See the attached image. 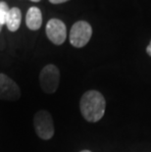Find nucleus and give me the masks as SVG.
Instances as JSON below:
<instances>
[{"label": "nucleus", "instance_id": "1", "mask_svg": "<svg viewBox=\"0 0 151 152\" xmlns=\"http://www.w3.org/2000/svg\"><path fill=\"white\" fill-rule=\"evenodd\" d=\"M105 108L104 96L97 90H88L83 93L80 101V109L82 117L90 123L100 121L105 114Z\"/></svg>", "mask_w": 151, "mask_h": 152}, {"label": "nucleus", "instance_id": "2", "mask_svg": "<svg viewBox=\"0 0 151 152\" xmlns=\"http://www.w3.org/2000/svg\"><path fill=\"white\" fill-rule=\"evenodd\" d=\"M34 126L37 137L41 140H48L53 137L54 124L50 113L46 110H40L35 113L34 118Z\"/></svg>", "mask_w": 151, "mask_h": 152}, {"label": "nucleus", "instance_id": "3", "mask_svg": "<svg viewBox=\"0 0 151 152\" xmlns=\"http://www.w3.org/2000/svg\"><path fill=\"white\" fill-rule=\"evenodd\" d=\"M60 72L55 65L49 64L41 70L39 74V85L43 92L47 94L54 93L59 86Z\"/></svg>", "mask_w": 151, "mask_h": 152}, {"label": "nucleus", "instance_id": "4", "mask_svg": "<svg viewBox=\"0 0 151 152\" xmlns=\"http://www.w3.org/2000/svg\"><path fill=\"white\" fill-rule=\"evenodd\" d=\"M92 35L91 26L85 21H79L73 25L70 31V43L81 48L88 43Z\"/></svg>", "mask_w": 151, "mask_h": 152}, {"label": "nucleus", "instance_id": "5", "mask_svg": "<svg viewBox=\"0 0 151 152\" xmlns=\"http://www.w3.org/2000/svg\"><path fill=\"white\" fill-rule=\"evenodd\" d=\"M21 97L19 86L11 77L0 73V99L6 101H17Z\"/></svg>", "mask_w": 151, "mask_h": 152}, {"label": "nucleus", "instance_id": "6", "mask_svg": "<svg viewBox=\"0 0 151 152\" xmlns=\"http://www.w3.org/2000/svg\"><path fill=\"white\" fill-rule=\"evenodd\" d=\"M46 35L52 43L61 45L67 38L66 25L59 19H51L48 21L45 28Z\"/></svg>", "mask_w": 151, "mask_h": 152}, {"label": "nucleus", "instance_id": "7", "mask_svg": "<svg viewBox=\"0 0 151 152\" xmlns=\"http://www.w3.org/2000/svg\"><path fill=\"white\" fill-rule=\"evenodd\" d=\"M26 24L27 27L31 31L39 30L42 25V14L39 8L31 7L26 15Z\"/></svg>", "mask_w": 151, "mask_h": 152}, {"label": "nucleus", "instance_id": "8", "mask_svg": "<svg viewBox=\"0 0 151 152\" xmlns=\"http://www.w3.org/2000/svg\"><path fill=\"white\" fill-rule=\"evenodd\" d=\"M22 22V13L21 10L17 7L11 8L9 10L6 26L10 31H16L19 30Z\"/></svg>", "mask_w": 151, "mask_h": 152}, {"label": "nucleus", "instance_id": "9", "mask_svg": "<svg viewBox=\"0 0 151 152\" xmlns=\"http://www.w3.org/2000/svg\"><path fill=\"white\" fill-rule=\"evenodd\" d=\"M9 7L4 1H0V24L2 26L6 25L7 21V16L9 13Z\"/></svg>", "mask_w": 151, "mask_h": 152}, {"label": "nucleus", "instance_id": "10", "mask_svg": "<svg viewBox=\"0 0 151 152\" xmlns=\"http://www.w3.org/2000/svg\"><path fill=\"white\" fill-rule=\"evenodd\" d=\"M67 1H69V0H49V2H51L52 4H60V3H64Z\"/></svg>", "mask_w": 151, "mask_h": 152}, {"label": "nucleus", "instance_id": "11", "mask_svg": "<svg viewBox=\"0 0 151 152\" xmlns=\"http://www.w3.org/2000/svg\"><path fill=\"white\" fill-rule=\"evenodd\" d=\"M146 52L151 57V40H150V43L148 44V46L146 47Z\"/></svg>", "mask_w": 151, "mask_h": 152}, {"label": "nucleus", "instance_id": "12", "mask_svg": "<svg viewBox=\"0 0 151 152\" xmlns=\"http://www.w3.org/2000/svg\"><path fill=\"white\" fill-rule=\"evenodd\" d=\"M31 1H33V2H39L40 0H31Z\"/></svg>", "mask_w": 151, "mask_h": 152}, {"label": "nucleus", "instance_id": "13", "mask_svg": "<svg viewBox=\"0 0 151 152\" xmlns=\"http://www.w3.org/2000/svg\"><path fill=\"white\" fill-rule=\"evenodd\" d=\"M81 152H91V151H89V150H82Z\"/></svg>", "mask_w": 151, "mask_h": 152}, {"label": "nucleus", "instance_id": "14", "mask_svg": "<svg viewBox=\"0 0 151 152\" xmlns=\"http://www.w3.org/2000/svg\"><path fill=\"white\" fill-rule=\"evenodd\" d=\"M2 27H3V26L0 24V31H1V30H2Z\"/></svg>", "mask_w": 151, "mask_h": 152}]
</instances>
